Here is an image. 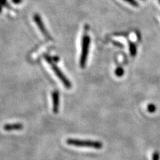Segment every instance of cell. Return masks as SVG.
<instances>
[{
  "label": "cell",
  "mask_w": 160,
  "mask_h": 160,
  "mask_svg": "<svg viewBox=\"0 0 160 160\" xmlns=\"http://www.w3.org/2000/svg\"><path fill=\"white\" fill-rule=\"evenodd\" d=\"M66 143L69 146L82 148H92L97 149H100L103 148V143L102 142L98 141H91V140H82L68 138L66 139Z\"/></svg>",
  "instance_id": "cell-1"
},
{
  "label": "cell",
  "mask_w": 160,
  "mask_h": 160,
  "mask_svg": "<svg viewBox=\"0 0 160 160\" xmlns=\"http://www.w3.org/2000/svg\"><path fill=\"white\" fill-rule=\"evenodd\" d=\"M86 32H85L83 38H82V53L80 56L79 60V66L82 68H84L86 66L88 56L89 53V48L90 45V38Z\"/></svg>",
  "instance_id": "cell-2"
},
{
  "label": "cell",
  "mask_w": 160,
  "mask_h": 160,
  "mask_svg": "<svg viewBox=\"0 0 160 160\" xmlns=\"http://www.w3.org/2000/svg\"><path fill=\"white\" fill-rule=\"evenodd\" d=\"M45 58H46V61L48 62H49V63L50 64V66H52V68L53 69V71L56 73V76H58V78H59V79L61 80V82L63 83V84L64 85V86L66 87L68 89H70L72 88V83L69 81V79L64 76L63 73L61 72V70H60L57 66H56L54 63H53L52 62V60L48 56H45Z\"/></svg>",
  "instance_id": "cell-3"
},
{
  "label": "cell",
  "mask_w": 160,
  "mask_h": 160,
  "mask_svg": "<svg viewBox=\"0 0 160 160\" xmlns=\"http://www.w3.org/2000/svg\"><path fill=\"white\" fill-rule=\"evenodd\" d=\"M33 18H34L35 22H36V24L38 25V26L39 30H40V31H41L42 33L45 36V38H46L48 39H52V38H51V36H49V34L48 32H47V30H46V28H45L44 24L43 23V22L42 21V19H41V18H40L39 15L36 14V15H35V16H34Z\"/></svg>",
  "instance_id": "cell-4"
},
{
  "label": "cell",
  "mask_w": 160,
  "mask_h": 160,
  "mask_svg": "<svg viewBox=\"0 0 160 160\" xmlns=\"http://www.w3.org/2000/svg\"><path fill=\"white\" fill-rule=\"evenodd\" d=\"M52 101H53V112L54 113H58L59 109V93L55 90L52 92Z\"/></svg>",
  "instance_id": "cell-5"
},
{
  "label": "cell",
  "mask_w": 160,
  "mask_h": 160,
  "mask_svg": "<svg viewBox=\"0 0 160 160\" xmlns=\"http://www.w3.org/2000/svg\"><path fill=\"white\" fill-rule=\"evenodd\" d=\"M23 128V125L20 123H8L4 125L3 129L4 131L11 132V131H19L22 130Z\"/></svg>",
  "instance_id": "cell-6"
},
{
  "label": "cell",
  "mask_w": 160,
  "mask_h": 160,
  "mask_svg": "<svg viewBox=\"0 0 160 160\" xmlns=\"http://www.w3.org/2000/svg\"><path fill=\"white\" fill-rule=\"evenodd\" d=\"M129 52L130 55L132 57H135L137 54V47L136 44L133 43L132 42L129 41Z\"/></svg>",
  "instance_id": "cell-7"
},
{
  "label": "cell",
  "mask_w": 160,
  "mask_h": 160,
  "mask_svg": "<svg viewBox=\"0 0 160 160\" xmlns=\"http://www.w3.org/2000/svg\"><path fill=\"white\" fill-rule=\"evenodd\" d=\"M115 74H116V76L117 77H122L123 76L124 74V70L121 67H119V68H117L116 71H115Z\"/></svg>",
  "instance_id": "cell-8"
},
{
  "label": "cell",
  "mask_w": 160,
  "mask_h": 160,
  "mask_svg": "<svg viewBox=\"0 0 160 160\" xmlns=\"http://www.w3.org/2000/svg\"><path fill=\"white\" fill-rule=\"evenodd\" d=\"M147 109H148V111L149 113H154V112H156V109H157V107H156V105H155V104H153V103H150V104H149L148 106Z\"/></svg>",
  "instance_id": "cell-9"
},
{
  "label": "cell",
  "mask_w": 160,
  "mask_h": 160,
  "mask_svg": "<svg viewBox=\"0 0 160 160\" xmlns=\"http://www.w3.org/2000/svg\"><path fill=\"white\" fill-rule=\"evenodd\" d=\"M123 1L129 3L133 7H135V8H138L139 7V3L136 1V0H123Z\"/></svg>",
  "instance_id": "cell-10"
},
{
  "label": "cell",
  "mask_w": 160,
  "mask_h": 160,
  "mask_svg": "<svg viewBox=\"0 0 160 160\" xmlns=\"http://www.w3.org/2000/svg\"><path fill=\"white\" fill-rule=\"evenodd\" d=\"M160 155L158 152H154L152 156V160H159Z\"/></svg>",
  "instance_id": "cell-11"
},
{
  "label": "cell",
  "mask_w": 160,
  "mask_h": 160,
  "mask_svg": "<svg viewBox=\"0 0 160 160\" xmlns=\"http://www.w3.org/2000/svg\"><path fill=\"white\" fill-rule=\"evenodd\" d=\"M6 3V0H0V12H2V9L3 6H5Z\"/></svg>",
  "instance_id": "cell-12"
},
{
  "label": "cell",
  "mask_w": 160,
  "mask_h": 160,
  "mask_svg": "<svg viewBox=\"0 0 160 160\" xmlns=\"http://www.w3.org/2000/svg\"><path fill=\"white\" fill-rule=\"evenodd\" d=\"M113 44L114 45H116V46H118V47H119V48H122V47H123V45H122V43H120L119 42H113Z\"/></svg>",
  "instance_id": "cell-13"
},
{
  "label": "cell",
  "mask_w": 160,
  "mask_h": 160,
  "mask_svg": "<svg viewBox=\"0 0 160 160\" xmlns=\"http://www.w3.org/2000/svg\"><path fill=\"white\" fill-rule=\"evenodd\" d=\"M22 1V0H12L13 3H16V4H18V3H21Z\"/></svg>",
  "instance_id": "cell-14"
},
{
  "label": "cell",
  "mask_w": 160,
  "mask_h": 160,
  "mask_svg": "<svg viewBox=\"0 0 160 160\" xmlns=\"http://www.w3.org/2000/svg\"><path fill=\"white\" fill-rule=\"evenodd\" d=\"M158 2H159V4H160V0H158Z\"/></svg>",
  "instance_id": "cell-15"
},
{
  "label": "cell",
  "mask_w": 160,
  "mask_h": 160,
  "mask_svg": "<svg viewBox=\"0 0 160 160\" xmlns=\"http://www.w3.org/2000/svg\"><path fill=\"white\" fill-rule=\"evenodd\" d=\"M142 1H146V0H142Z\"/></svg>",
  "instance_id": "cell-16"
}]
</instances>
